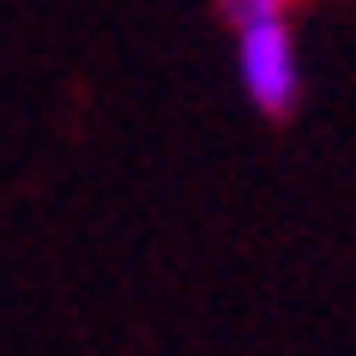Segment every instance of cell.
I'll return each instance as SVG.
<instances>
[{"label": "cell", "instance_id": "6da1fadb", "mask_svg": "<svg viewBox=\"0 0 356 356\" xmlns=\"http://www.w3.org/2000/svg\"><path fill=\"white\" fill-rule=\"evenodd\" d=\"M236 85L254 103V115L266 121H290L302 109V91H308V67H302V42L290 19L272 24H248L236 31Z\"/></svg>", "mask_w": 356, "mask_h": 356}, {"label": "cell", "instance_id": "7a4b0ae2", "mask_svg": "<svg viewBox=\"0 0 356 356\" xmlns=\"http://www.w3.org/2000/svg\"><path fill=\"white\" fill-rule=\"evenodd\" d=\"M218 6V19L229 24V37L248 31V24H272V19H296L302 0H211Z\"/></svg>", "mask_w": 356, "mask_h": 356}]
</instances>
